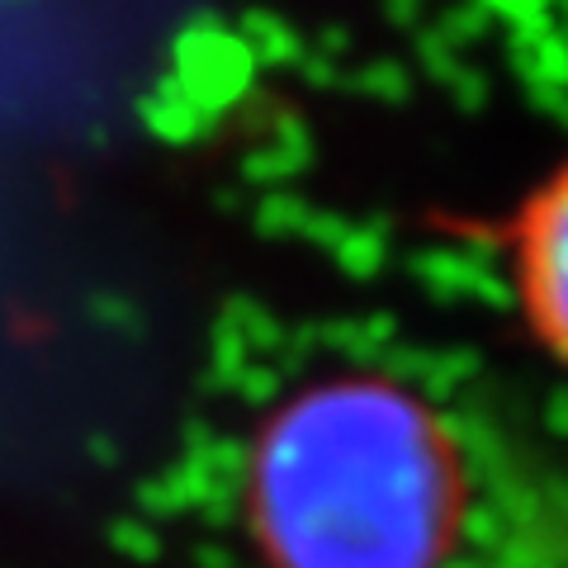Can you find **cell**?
Wrapping results in <instances>:
<instances>
[{"instance_id": "obj_1", "label": "cell", "mask_w": 568, "mask_h": 568, "mask_svg": "<svg viewBox=\"0 0 568 568\" xmlns=\"http://www.w3.org/2000/svg\"><path fill=\"white\" fill-rule=\"evenodd\" d=\"M469 517L465 436L394 375L298 388L246 450V526L265 568H450Z\"/></svg>"}, {"instance_id": "obj_2", "label": "cell", "mask_w": 568, "mask_h": 568, "mask_svg": "<svg viewBox=\"0 0 568 568\" xmlns=\"http://www.w3.org/2000/svg\"><path fill=\"white\" fill-rule=\"evenodd\" d=\"M507 246L511 294L530 342L568 369V156L526 194Z\"/></svg>"}]
</instances>
